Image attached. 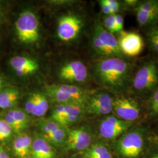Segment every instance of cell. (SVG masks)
<instances>
[{"label": "cell", "mask_w": 158, "mask_h": 158, "mask_svg": "<svg viewBox=\"0 0 158 158\" xmlns=\"http://www.w3.org/2000/svg\"><path fill=\"white\" fill-rule=\"evenodd\" d=\"M83 158H113L112 153L106 145L96 143L84 151Z\"/></svg>", "instance_id": "cell-22"}, {"label": "cell", "mask_w": 158, "mask_h": 158, "mask_svg": "<svg viewBox=\"0 0 158 158\" xmlns=\"http://www.w3.org/2000/svg\"><path fill=\"white\" fill-rule=\"evenodd\" d=\"M11 126L14 132L19 133L26 128L29 122L28 114L18 108L10 109L4 115V118Z\"/></svg>", "instance_id": "cell-18"}, {"label": "cell", "mask_w": 158, "mask_h": 158, "mask_svg": "<svg viewBox=\"0 0 158 158\" xmlns=\"http://www.w3.org/2000/svg\"><path fill=\"white\" fill-rule=\"evenodd\" d=\"M147 40L151 49L158 53V26L150 29L147 34Z\"/></svg>", "instance_id": "cell-25"}, {"label": "cell", "mask_w": 158, "mask_h": 158, "mask_svg": "<svg viewBox=\"0 0 158 158\" xmlns=\"http://www.w3.org/2000/svg\"><path fill=\"white\" fill-rule=\"evenodd\" d=\"M100 7L102 8V11L105 15H110L113 14L112 11L110 6H108L107 2H106V0H101L99 1Z\"/></svg>", "instance_id": "cell-31"}, {"label": "cell", "mask_w": 158, "mask_h": 158, "mask_svg": "<svg viewBox=\"0 0 158 158\" xmlns=\"http://www.w3.org/2000/svg\"><path fill=\"white\" fill-rule=\"evenodd\" d=\"M124 17L121 14H115V30L116 33H119L124 29Z\"/></svg>", "instance_id": "cell-30"}, {"label": "cell", "mask_w": 158, "mask_h": 158, "mask_svg": "<svg viewBox=\"0 0 158 158\" xmlns=\"http://www.w3.org/2000/svg\"><path fill=\"white\" fill-rule=\"evenodd\" d=\"M102 26L111 34L116 33L115 30V14L107 15L104 18Z\"/></svg>", "instance_id": "cell-28"}, {"label": "cell", "mask_w": 158, "mask_h": 158, "mask_svg": "<svg viewBox=\"0 0 158 158\" xmlns=\"http://www.w3.org/2000/svg\"><path fill=\"white\" fill-rule=\"evenodd\" d=\"M14 132L11 126L4 119H0V142L8 140Z\"/></svg>", "instance_id": "cell-26"}, {"label": "cell", "mask_w": 158, "mask_h": 158, "mask_svg": "<svg viewBox=\"0 0 158 158\" xmlns=\"http://www.w3.org/2000/svg\"><path fill=\"white\" fill-rule=\"evenodd\" d=\"M66 132L64 129V127H61L60 128L56 130L53 132L42 138H44L49 143L58 146L62 143L63 141L66 139Z\"/></svg>", "instance_id": "cell-23"}, {"label": "cell", "mask_w": 158, "mask_h": 158, "mask_svg": "<svg viewBox=\"0 0 158 158\" xmlns=\"http://www.w3.org/2000/svg\"><path fill=\"white\" fill-rule=\"evenodd\" d=\"M45 96L58 104H75L85 106L88 98L92 93L76 85H51L45 88Z\"/></svg>", "instance_id": "cell-3"}, {"label": "cell", "mask_w": 158, "mask_h": 158, "mask_svg": "<svg viewBox=\"0 0 158 158\" xmlns=\"http://www.w3.org/2000/svg\"><path fill=\"white\" fill-rule=\"evenodd\" d=\"M145 143L143 129L140 127L130 128L119 136L117 149L123 158H138L143 151Z\"/></svg>", "instance_id": "cell-5"}, {"label": "cell", "mask_w": 158, "mask_h": 158, "mask_svg": "<svg viewBox=\"0 0 158 158\" xmlns=\"http://www.w3.org/2000/svg\"><path fill=\"white\" fill-rule=\"evenodd\" d=\"M6 80L3 76L0 74V92L6 87Z\"/></svg>", "instance_id": "cell-33"}, {"label": "cell", "mask_w": 158, "mask_h": 158, "mask_svg": "<svg viewBox=\"0 0 158 158\" xmlns=\"http://www.w3.org/2000/svg\"><path fill=\"white\" fill-rule=\"evenodd\" d=\"M133 124L134 123L125 121L115 116H107L100 124V135L106 139H114L124 134Z\"/></svg>", "instance_id": "cell-11"}, {"label": "cell", "mask_w": 158, "mask_h": 158, "mask_svg": "<svg viewBox=\"0 0 158 158\" xmlns=\"http://www.w3.org/2000/svg\"><path fill=\"white\" fill-rule=\"evenodd\" d=\"M134 70V63L118 57L102 59L94 66V74L97 82L118 94L130 91Z\"/></svg>", "instance_id": "cell-1"}, {"label": "cell", "mask_w": 158, "mask_h": 158, "mask_svg": "<svg viewBox=\"0 0 158 158\" xmlns=\"http://www.w3.org/2000/svg\"><path fill=\"white\" fill-rule=\"evenodd\" d=\"M59 77L63 80L83 83L88 79L89 72L83 63L74 60L63 66L59 71Z\"/></svg>", "instance_id": "cell-14"}, {"label": "cell", "mask_w": 158, "mask_h": 158, "mask_svg": "<svg viewBox=\"0 0 158 158\" xmlns=\"http://www.w3.org/2000/svg\"><path fill=\"white\" fill-rule=\"evenodd\" d=\"M31 153L32 158H54L55 154L50 143L42 137L32 141Z\"/></svg>", "instance_id": "cell-19"}, {"label": "cell", "mask_w": 158, "mask_h": 158, "mask_svg": "<svg viewBox=\"0 0 158 158\" xmlns=\"http://www.w3.org/2000/svg\"><path fill=\"white\" fill-rule=\"evenodd\" d=\"M0 158H10L2 147L0 146Z\"/></svg>", "instance_id": "cell-34"}, {"label": "cell", "mask_w": 158, "mask_h": 158, "mask_svg": "<svg viewBox=\"0 0 158 158\" xmlns=\"http://www.w3.org/2000/svg\"><path fill=\"white\" fill-rule=\"evenodd\" d=\"M158 88V64L153 60H148L134 73L130 90L144 97L150 96Z\"/></svg>", "instance_id": "cell-2"}, {"label": "cell", "mask_w": 158, "mask_h": 158, "mask_svg": "<svg viewBox=\"0 0 158 158\" xmlns=\"http://www.w3.org/2000/svg\"><path fill=\"white\" fill-rule=\"evenodd\" d=\"M4 19H5L4 13L3 11L2 10V9L0 8V24L4 23Z\"/></svg>", "instance_id": "cell-35"}, {"label": "cell", "mask_w": 158, "mask_h": 158, "mask_svg": "<svg viewBox=\"0 0 158 158\" xmlns=\"http://www.w3.org/2000/svg\"><path fill=\"white\" fill-rule=\"evenodd\" d=\"M113 111L118 118L134 123L139 118L141 111L135 98L122 95L114 99Z\"/></svg>", "instance_id": "cell-7"}, {"label": "cell", "mask_w": 158, "mask_h": 158, "mask_svg": "<svg viewBox=\"0 0 158 158\" xmlns=\"http://www.w3.org/2000/svg\"><path fill=\"white\" fill-rule=\"evenodd\" d=\"M15 27L17 38L21 42L30 44L39 40V21L32 11L26 10L21 13L17 18Z\"/></svg>", "instance_id": "cell-6"}, {"label": "cell", "mask_w": 158, "mask_h": 158, "mask_svg": "<svg viewBox=\"0 0 158 158\" xmlns=\"http://www.w3.org/2000/svg\"><path fill=\"white\" fill-rule=\"evenodd\" d=\"M32 138L26 134L18 136L13 142V150L19 158H26L31 153L32 143Z\"/></svg>", "instance_id": "cell-21"}, {"label": "cell", "mask_w": 158, "mask_h": 158, "mask_svg": "<svg viewBox=\"0 0 158 158\" xmlns=\"http://www.w3.org/2000/svg\"><path fill=\"white\" fill-rule=\"evenodd\" d=\"M148 106L150 113L152 115H158V88L149 96Z\"/></svg>", "instance_id": "cell-27"}, {"label": "cell", "mask_w": 158, "mask_h": 158, "mask_svg": "<svg viewBox=\"0 0 158 158\" xmlns=\"http://www.w3.org/2000/svg\"><path fill=\"white\" fill-rule=\"evenodd\" d=\"M61 127L63 126L52 119L43 121L40 124V130L42 132L43 137L53 132Z\"/></svg>", "instance_id": "cell-24"}, {"label": "cell", "mask_w": 158, "mask_h": 158, "mask_svg": "<svg viewBox=\"0 0 158 158\" xmlns=\"http://www.w3.org/2000/svg\"><path fill=\"white\" fill-rule=\"evenodd\" d=\"M84 110L85 106L79 104H57L52 110L51 118L64 127L77 121Z\"/></svg>", "instance_id": "cell-10"}, {"label": "cell", "mask_w": 158, "mask_h": 158, "mask_svg": "<svg viewBox=\"0 0 158 158\" xmlns=\"http://www.w3.org/2000/svg\"><path fill=\"white\" fill-rule=\"evenodd\" d=\"M151 158H158V153H156V154L153 155L152 156Z\"/></svg>", "instance_id": "cell-36"}, {"label": "cell", "mask_w": 158, "mask_h": 158, "mask_svg": "<svg viewBox=\"0 0 158 158\" xmlns=\"http://www.w3.org/2000/svg\"><path fill=\"white\" fill-rule=\"evenodd\" d=\"M92 138L86 130L80 128L70 131L66 137V146L69 151H85L91 145Z\"/></svg>", "instance_id": "cell-15"}, {"label": "cell", "mask_w": 158, "mask_h": 158, "mask_svg": "<svg viewBox=\"0 0 158 158\" xmlns=\"http://www.w3.org/2000/svg\"><path fill=\"white\" fill-rule=\"evenodd\" d=\"M118 34L117 39L119 47L125 57H136L141 53L145 43L141 35L136 32H128L124 30Z\"/></svg>", "instance_id": "cell-9"}, {"label": "cell", "mask_w": 158, "mask_h": 158, "mask_svg": "<svg viewBox=\"0 0 158 158\" xmlns=\"http://www.w3.org/2000/svg\"><path fill=\"white\" fill-rule=\"evenodd\" d=\"M106 2L111 8L113 14H117L123 6L121 3L116 0H106Z\"/></svg>", "instance_id": "cell-29"}, {"label": "cell", "mask_w": 158, "mask_h": 158, "mask_svg": "<svg viewBox=\"0 0 158 158\" xmlns=\"http://www.w3.org/2000/svg\"><path fill=\"white\" fill-rule=\"evenodd\" d=\"M19 97V91L16 87H4L0 92V109L10 110L14 108Z\"/></svg>", "instance_id": "cell-20"}, {"label": "cell", "mask_w": 158, "mask_h": 158, "mask_svg": "<svg viewBox=\"0 0 158 158\" xmlns=\"http://www.w3.org/2000/svg\"></svg>", "instance_id": "cell-37"}, {"label": "cell", "mask_w": 158, "mask_h": 158, "mask_svg": "<svg viewBox=\"0 0 158 158\" xmlns=\"http://www.w3.org/2000/svg\"><path fill=\"white\" fill-rule=\"evenodd\" d=\"M82 25L81 19L77 16L74 15L63 16L60 18L57 25V36L64 42L74 40L79 35Z\"/></svg>", "instance_id": "cell-12"}, {"label": "cell", "mask_w": 158, "mask_h": 158, "mask_svg": "<svg viewBox=\"0 0 158 158\" xmlns=\"http://www.w3.org/2000/svg\"><path fill=\"white\" fill-rule=\"evenodd\" d=\"M134 10L136 21L141 27L150 26L158 21V1L148 0L139 2Z\"/></svg>", "instance_id": "cell-13"}, {"label": "cell", "mask_w": 158, "mask_h": 158, "mask_svg": "<svg viewBox=\"0 0 158 158\" xmlns=\"http://www.w3.org/2000/svg\"><path fill=\"white\" fill-rule=\"evenodd\" d=\"M139 1L137 0H125L124 1L123 4L124 7L128 8H135L137 6L139 5Z\"/></svg>", "instance_id": "cell-32"}, {"label": "cell", "mask_w": 158, "mask_h": 158, "mask_svg": "<svg viewBox=\"0 0 158 158\" xmlns=\"http://www.w3.org/2000/svg\"><path fill=\"white\" fill-rule=\"evenodd\" d=\"M91 42L93 48L100 56L106 58H125L119 49L117 38L114 34L107 31L100 23H96L94 27Z\"/></svg>", "instance_id": "cell-4"}, {"label": "cell", "mask_w": 158, "mask_h": 158, "mask_svg": "<svg viewBox=\"0 0 158 158\" xmlns=\"http://www.w3.org/2000/svg\"><path fill=\"white\" fill-rule=\"evenodd\" d=\"M114 98L105 91L93 93L85 106V112L94 115H107L113 111Z\"/></svg>", "instance_id": "cell-8"}, {"label": "cell", "mask_w": 158, "mask_h": 158, "mask_svg": "<svg viewBox=\"0 0 158 158\" xmlns=\"http://www.w3.org/2000/svg\"><path fill=\"white\" fill-rule=\"evenodd\" d=\"M49 102L48 97L40 93H34L29 96L25 104V111L36 117H42L48 111Z\"/></svg>", "instance_id": "cell-17"}, {"label": "cell", "mask_w": 158, "mask_h": 158, "mask_svg": "<svg viewBox=\"0 0 158 158\" xmlns=\"http://www.w3.org/2000/svg\"><path fill=\"white\" fill-rule=\"evenodd\" d=\"M9 64L17 76L20 77L35 73L40 68L39 64L36 60L23 56L12 57L9 61Z\"/></svg>", "instance_id": "cell-16"}]
</instances>
